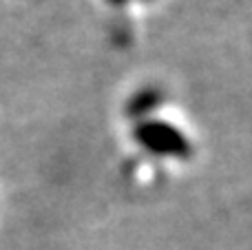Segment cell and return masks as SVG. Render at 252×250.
I'll list each match as a JSON object with an SVG mask.
<instances>
[{
    "mask_svg": "<svg viewBox=\"0 0 252 250\" xmlns=\"http://www.w3.org/2000/svg\"><path fill=\"white\" fill-rule=\"evenodd\" d=\"M109 4H115V7H122V4H126L128 0H106Z\"/></svg>",
    "mask_w": 252,
    "mask_h": 250,
    "instance_id": "3",
    "label": "cell"
},
{
    "mask_svg": "<svg viewBox=\"0 0 252 250\" xmlns=\"http://www.w3.org/2000/svg\"><path fill=\"white\" fill-rule=\"evenodd\" d=\"M161 100H164V91L159 87H144L128 97L124 111L135 122H142V120L151 118V113L161 104Z\"/></svg>",
    "mask_w": 252,
    "mask_h": 250,
    "instance_id": "2",
    "label": "cell"
},
{
    "mask_svg": "<svg viewBox=\"0 0 252 250\" xmlns=\"http://www.w3.org/2000/svg\"><path fill=\"white\" fill-rule=\"evenodd\" d=\"M133 140L146 153L157 155V157H170V159L192 157V144L186 133L182 128H177L175 124L159 118H148L142 120V122H135Z\"/></svg>",
    "mask_w": 252,
    "mask_h": 250,
    "instance_id": "1",
    "label": "cell"
}]
</instances>
